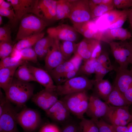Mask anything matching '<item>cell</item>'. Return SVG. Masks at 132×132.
<instances>
[{
	"instance_id": "cell-13",
	"label": "cell",
	"mask_w": 132,
	"mask_h": 132,
	"mask_svg": "<svg viewBox=\"0 0 132 132\" xmlns=\"http://www.w3.org/2000/svg\"><path fill=\"white\" fill-rule=\"evenodd\" d=\"M60 41L54 39V43L44 58V67L48 72L65 61L60 47Z\"/></svg>"
},
{
	"instance_id": "cell-50",
	"label": "cell",
	"mask_w": 132,
	"mask_h": 132,
	"mask_svg": "<svg viewBox=\"0 0 132 132\" xmlns=\"http://www.w3.org/2000/svg\"><path fill=\"white\" fill-rule=\"evenodd\" d=\"M123 94L127 100L131 104L132 103V85Z\"/></svg>"
},
{
	"instance_id": "cell-4",
	"label": "cell",
	"mask_w": 132,
	"mask_h": 132,
	"mask_svg": "<svg viewBox=\"0 0 132 132\" xmlns=\"http://www.w3.org/2000/svg\"><path fill=\"white\" fill-rule=\"evenodd\" d=\"M89 98L87 92L83 91L66 95L61 99L64 102L70 113L80 120L84 118Z\"/></svg>"
},
{
	"instance_id": "cell-7",
	"label": "cell",
	"mask_w": 132,
	"mask_h": 132,
	"mask_svg": "<svg viewBox=\"0 0 132 132\" xmlns=\"http://www.w3.org/2000/svg\"><path fill=\"white\" fill-rule=\"evenodd\" d=\"M115 61L119 68L126 69L130 64L132 54V44L125 41H112L109 43Z\"/></svg>"
},
{
	"instance_id": "cell-43",
	"label": "cell",
	"mask_w": 132,
	"mask_h": 132,
	"mask_svg": "<svg viewBox=\"0 0 132 132\" xmlns=\"http://www.w3.org/2000/svg\"><path fill=\"white\" fill-rule=\"evenodd\" d=\"M114 7L118 9H126L132 6V0H113Z\"/></svg>"
},
{
	"instance_id": "cell-28",
	"label": "cell",
	"mask_w": 132,
	"mask_h": 132,
	"mask_svg": "<svg viewBox=\"0 0 132 132\" xmlns=\"http://www.w3.org/2000/svg\"><path fill=\"white\" fill-rule=\"evenodd\" d=\"M27 62L18 67L15 72L14 77L24 82H36L34 77L29 70Z\"/></svg>"
},
{
	"instance_id": "cell-56",
	"label": "cell",
	"mask_w": 132,
	"mask_h": 132,
	"mask_svg": "<svg viewBox=\"0 0 132 132\" xmlns=\"http://www.w3.org/2000/svg\"><path fill=\"white\" fill-rule=\"evenodd\" d=\"M2 23V16L0 15V25H1Z\"/></svg>"
},
{
	"instance_id": "cell-54",
	"label": "cell",
	"mask_w": 132,
	"mask_h": 132,
	"mask_svg": "<svg viewBox=\"0 0 132 132\" xmlns=\"http://www.w3.org/2000/svg\"><path fill=\"white\" fill-rule=\"evenodd\" d=\"M100 4L111 5L113 4V0H102Z\"/></svg>"
},
{
	"instance_id": "cell-42",
	"label": "cell",
	"mask_w": 132,
	"mask_h": 132,
	"mask_svg": "<svg viewBox=\"0 0 132 132\" xmlns=\"http://www.w3.org/2000/svg\"><path fill=\"white\" fill-rule=\"evenodd\" d=\"M130 10L121 15L114 23L109 26L107 29H111L122 27L127 19L128 18Z\"/></svg>"
},
{
	"instance_id": "cell-6",
	"label": "cell",
	"mask_w": 132,
	"mask_h": 132,
	"mask_svg": "<svg viewBox=\"0 0 132 132\" xmlns=\"http://www.w3.org/2000/svg\"><path fill=\"white\" fill-rule=\"evenodd\" d=\"M109 105L108 111L102 118L110 125L126 126L132 121V116L128 110V106Z\"/></svg>"
},
{
	"instance_id": "cell-57",
	"label": "cell",
	"mask_w": 132,
	"mask_h": 132,
	"mask_svg": "<svg viewBox=\"0 0 132 132\" xmlns=\"http://www.w3.org/2000/svg\"><path fill=\"white\" fill-rule=\"evenodd\" d=\"M130 64H132V56H131L130 60Z\"/></svg>"
},
{
	"instance_id": "cell-12",
	"label": "cell",
	"mask_w": 132,
	"mask_h": 132,
	"mask_svg": "<svg viewBox=\"0 0 132 132\" xmlns=\"http://www.w3.org/2000/svg\"><path fill=\"white\" fill-rule=\"evenodd\" d=\"M58 96L55 91L44 88L34 94L31 99L45 112L58 100Z\"/></svg>"
},
{
	"instance_id": "cell-14",
	"label": "cell",
	"mask_w": 132,
	"mask_h": 132,
	"mask_svg": "<svg viewBox=\"0 0 132 132\" xmlns=\"http://www.w3.org/2000/svg\"><path fill=\"white\" fill-rule=\"evenodd\" d=\"M73 27L86 38L96 40L108 43L104 37L102 31L98 29L95 21L90 20L82 23L73 24Z\"/></svg>"
},
{
	"instance_id": "cell-36",
	"label": "cell",
	"mask_w": 132,
	"mask_h": 132,
	"mask_svg": "<svg viewBox=\"0 0 132 132\" xmlns=\"http://www.w3.org/2000/svg\"><path fill=\"white\" fill-rule=\"evenodd\" d=\"M12 43L1 41L0 42V58L1 60L10 56L13 48Z\"/></svg>"
},
{
	"instance_id": "cell-19",
	"label": "cell",
	"mask_w": 132,
	"mask_h": 132,
	"mask_svg": "<svg viewBox=\"0 0 132 132\" xmlns=\"http://www.w3.org/2000/svg\"><path fill=\"white\" fill-rule=\"evenodd\" d=\"M100 41L85 38L77 44L74 54L81 57L84 61L89 59L94 49Z\"/></svg>"
},
{
	"instance_id": "cell-29",
	"label": "cell",
	"mask_w": 132,
	"mask_h": 132,
	"mask_svg": "<svg viewBox=\"0 0 132 132\" xmlns=\"http://www.w3.org/2000/svg\"><path fill=\"white\" fill-rule=\"evenodd\" d=\"M78 123L79 132H99V128L95 120L84 118Z\"/></svg>"
},
{
	"instance_id": "cell-53",
	"label": "cell",
	"mask_w": 132,
	"mask_h": 132,
	"mask_svg": "<svg viewBox=\"0 0 132 132\" xmlns=\"http://www.w3.org/2000/svg\"><path fill=\"white\" fill-rule=\"evenodd\" d=\"M128 18L129 19L130 27L132 29V6L131 9L130 10Z\"/></svg>"
},
{
	"instance_id": "cell-17",
	"label": "cell",
	"mask_w": 132,
	"mask_h": 132,
	"mask_svg": "<svg viewBox=\"0 0 132 132\" xmlns=\"http://www.w3.org/2000/svg\"><path fill=\"white\" fill-rule=\"evenodd\" d=\"M29 70L36 82L43 86L45 88L55 91L57 86L49 72L45 70L32 66H28Z\"/></svg>"
},
{
	"instance_id": "cell-26",
	"label": "cell",
	"mask_w": 132,
	"mask_h": 132,
	"mask_svg": "<svg viewBox=\"0 0 132 132\" xmlns=\"http://www.w3.org/2000/svg\"><path fill=\"white\" fill-rule=\"evenodd\" d=\"M106 102L108 104L115 106H129L131 104L127 100L123 94L113 86L112 91Z\"/></svg>"
},
{
	"instance_id": "cell-23",
	"label": "cell",
	"mask_w": 132,
	"mask_h": 132,
	"mask_svg": "<svg viewBox=\"0 0 132 132\" xmlns=\"http://www.w3.org/2000/svg\"><path fill=\"white\" fill-rule=\"evenodd\" d=\"M54 39L50 36L42 38L34 45L33 49L36 53L38 58H44L47 52L53 45Z\"/></svg>"
},
{
	"instance_id": "cell-18",
	"label": "cell",
	"mask_w": 132,
	"mask_h": 132,
	"mask_svg": "<svg viewBox=\"0 0 132 132\" xmlns=\"http://www.w3.org/2000/svg\"><path fill=\"white\" fill-rule=\"evenodd\" d=\"M116 76L113 85L124 94L132 85V68H118L116 69Z\"/></svg>"
},
{
	"instance_id": "cell-10",
	"label": "cell",
	"mask_w": 132,
	"mask_h": 132,
	"mask_svg": "<svg viewBox=\"0 0 132 132\" xmlns=\"http://www.w3.org/2000/svg\"><path fill=\"white\" fill-rule=\"evenodd\" d=\"M17 112L7 99L4 111L0 116V132H20L18 128L15 117Z\"/></svg>"
},
{
	"instance_id": "cell-44",
	"label": "cell",
	"mask_w": 132,
	"mask_h": 132,
	"mask_svg": "<svg viewBox=\"0 0 132 132\" xmlns=\"http://www.w3.org/2000/svg\"><path fill=\"white\" fill-rule=\"evenodd\" d=\"M0 15L2 16H4L8 18L12 24L15 18L14 11L12 8L7 9L0 8Z\"/></svg>"
},
{
	"instance_id": "cell-47",
	"label": "cell",
	"mask_w": 132,
	"mask_h": 132,
	"mask_svg": "<svg viewBox=\"0 0 132 132\" xmlns=\"http://www.w3.org/2000/svg\"><path fill=\"white\" fill-rule=\"evenodd\" d=\"M7 99L0 90V116L3 113L6 107Z\"/></svg>"
},
{
	"instance_id": "cell-52",
	"label": "cell",
	"mask_w": 132,
	"mask_h": 132,
	"mask_svg": "<svg viewBox=\"0 0 132 132\" xmlns=\"http://www.w3.org/2000/svg\"><path fill=\"white\" fill-rule=\"evenodd\" d=\"M12 7L11 3L7 1L6 2L3 0H1L0 1V8L7 9L11 8Z\"/></svg>"
},
{
	"instance_id": "cell-49",
	"label": "cell",
	"mask_w": 132,
	"mask_h": 132,
	"mask_svg": "<svg viewBox=\"0 0 132 132\" xmlns=\"http://www.w3.org/2000/svg\"><path fill=\"white\" fill-rule=\"evenodd\" d=\"M110 126L113 132H128L127 127L126 126L110 125Z\"/></svg>"
},
{
	"instance_id": "cell-33",
	"label": "cell",
	"mask_w": 132,
	"mask_h": 132,
	"mask_svg": "<svg viewBox=\"0 0 132 132\" xmlns=\"http://www.w3.org/2000/svg\"><path fill=\"white\" fill-rule=\"evenodd\" d=\"M66 72V71L63 63L49 73L54 81L56 83V86H58L60 84L61 80Z\"/></svg>"
},
{
	"instance_id": "cell-58",
	"label": "cell",
	"mask_w": 132,
	"mask_h": 132,
	"mask_svg": "<svg viewBox=\"0 0 132 132\" xmlns=\"http://www.w3.org/2000/svg\"><path fill=\"white\" fill-rule=\"evenodd\" d=\"M131 114V115H132V114Z\"/></svg>"
},
{
	"instance_id": "cell-45",
	"label": "cell",
	"mask_w": 132,
	"mask_h": 132,
	"mask_svg": "<svg viewBox=\"0 0 132 132\" xmlns=\"http://www.w3.org/2000/svg\"><path fill=\"white\" fill-rule=\"evenodd\" d=\"M39 132H61V129L56 124L48 123L43 125Z\"/></svg>"
},
{
	"instance_id": "cell-1",
	"label": "cell",
	"mask_w": 132,
	"mask_h": 132,
	"mask_svg": "<svg viewBox=\"0 0 132 132\" xmlns=\"http://www.w3.org/2000/svg\"><path fill=\"white\" fill-rule=\"evenodd\" d=\"M34 90L32 84L22 81L14 77L11 85L5 92L6 98L10 103L22 109L33 95Z\"/></svg>"
},
{
	"instance_id": "cell-41",
	"label": "cell",
	"mask_w": 132,
	"mask_h": 132,
	"mask_svg": "<svg viewBox=\"0 0 132 132\" xmlns=\"http://www.w3.org/2000/svg\"><path fill=\"white\" fill-rule=\"evenodd\" d=\"M0 41L12 43L11 31L9 26H5L0 27Z\"/></svg>"
},
{
	"instance_id": "cell-8",
	"label": "cell",
	"mask_w": 132,
	"mask_h": 132,
	"mask_svg": "<svg viewBox=\"0 0 132 132\" xmlns=\"http://www.w3.org/2000/svg\"><path fill=\"white\" fill-rule=\"evenodd\" d=\"M15 12V17L12 25L15 26L25 15L31 13L40 18L38 0H7Z\"/></svg>"
},
{
	"instance_id": "cell-5",
	"label": "cell",
	"mask_w": 132,
	"mask_h": 132,
	"mask_svg": "<svg viewBox=\"0 0 132 132\" xmlns=\"http://www.w3.org/2000/svg\"><path fill=\"white\" fill-rule=\"evenodd\" d=\"M15 117L17 124L25 132H33L41 125V115L36 110L25 107L19 112H17Z\"/></svg>"
},
{
	"instance_id": "cell-46",
	"label": "cell",
	"mask_w": 132,
	"mask_h": 132,
	"mask_svg": "<svg viewBox=\"0 0 132 132\" xmlns=\"http://www.w3.org/2000/svg\"><path fill=\"white\" fill-rule=\"evenodd\" d=\"M95 121L98 127L99 132H113L110 125L102 118Z\"/></svg>"
},
{
	"instance_id": "cell-22",
	"label": "cell",
	"mask_w": 132,
	"mask_h": 132,
	"mask_svg": "<svg viewBox=\"0 0 132 132\" xmlns=\"http://www.w3.org/2000/svg\"><path fill=\"white\" fill-rule=\"evenodd\" d=\"M103 35L108 43L114 40L125 41L132 37V34L126 29L121 27L109 29L102 31Z\"/></svg>"
},
{
	"instance_id": "cell-32",
	"label": "cell",
	"mask_w": 132,
	"mask_h": 132,
	"mask_svg": "<svg viewBox=\"0 0 132 132\" xmlns=\"http://www.w3.org/2000/svg\"><path fill=\"white\" fill-rule=\"evenodd\" d=\"M21 60L27 62L38 63V57L33 48L30 47L24 48L20 51Z\"/></svg>"
},
{
	"instance_id": "cell-11",
	"label": "cell",
	"mask_w": 132,
	"mask_h": 132,
	"mask_svg": "<svg viewBox=\"0 0 132 132\" xmlns=\"http://www.w3.org/2000/svg\"><path fill=\"white\" fill-rule=\"evenodd\" d=\"M47 32L48 35L59 41L75 42L78 38V33L73 27L67 24L49 28L47 29Z\"/></svg>"
},
{
	"instance_id": "cell-59",
	"label": "cell",
	"mask_w": 132,
	"mask_h": 132,
	"mask_svg": "<svg viewBox=\"0 0 132 132\" xmlns=\"http://www.w3.org/2000/svg\"></svg>"
},
{
	"instance_id": "cell-2",
	"label": "cell",
	"mask_w": 132,
	"mask_h": 132,
	"mask_svg": "<svg viewBox=\"0 0 132 132\" xmlns=\"http://www.w3.org/2000/svg\"><path fill=\"white\" fill-rule=\"evenodd\" d=\"M47 25L46 22L36 15L27 14L20 21L16 40L19 41L40 33Z\"/></svg>"
},
{
	"instance_id": "cell-25",
	"label": "cell",
	"mask_w": 132,
	"mask_h": 132,
	"mask_svg": "<svg viewBox=\"0 0 132 132\" xmlns=\"http://www.w3.org/2000/svg\"><path fill=\"white\" fill-rule=\"evenodd\" d=\"M18 66L0 69V87L5 92L11 85Z\"/></svg>"
},
{
	"instance_id": "cell-27",
	"label": "cell",
	"mask_w": 132,
	"mask_h": 132,
	"mask_svg": "<svg viewBox=\"0 0 132 132\" xmlns=\"http://www.w3.org/2000/svg\"><path fill=\"white\" fill-rule=\"evenodd\" d=\"M44 35L45 33L42 32L20 40L13 45V50L20 51L24 48L32 47L38 41L44 37Z\"/></svg>"
},
{
	"instance_id": "cell-55",
	"label": "cell",
	"mask_w": 132,
	"mask_h": 132,
	"mask_svg": "<svg viewBox=\"0 0 132 132\" xmlns=\"http://www.w3.org/2000/svg\"><path fill=\"white\" fill-rule=\"evenodd\" d=\"M128 132H132V121L128 124L127 126Z\"/></svg>"
},
{
	"instance_id": "cell-48",
	"label": "cell",
	"mask_w": 132,
	"mask_h": 132,
	"mask_svg": "<svg viewBox=\"0 0 132 132\" xmlns=\"http://www.w3.org/2000/svg\"><path fill=\"white\" fill-rule=\"evenodd\" d=\"M101 52L102 47L101 41H100L94 49L90 59L96 60L101 54Z\"/></svg>"
},
{
	"instance_id": "cell-39",
	"label": "cell",
	"mask_w": 132,
	"mask_h": 132,
	"mask_svg": "<svg viewBox=\"0 0 132 132\" xmlns=\"http://www.w3.org/2000/svg\"><path fill=\"white\" fill-rule=\"evenodd\" d=\"M96 61L103 66L111 71L114 69L113 66L112 65L109 58V54L107 52H101Z\"/></svg>"
},
{
	"instance_id": "cell-3",
	"label": "cell",
	"mask_w": 132,
	"mask_h": 132,
	"mask_svg": "<svg viewBox=\"0 0 132 132\" xmlns=\"http://www.w3.org/2000/svg\"><path fill=\"white\" fill-rule=\"evenodd\" d=\"M94 80L83 76H76L61 84L56 86L55 91L58 96L83 91L87 92L92 88Z\"/></svg>"
},
{
	"instance_id": "cell-51",
	"label": "cell",
	"mask_w": 132,
	"mask_h": 132,
	"mask_svg": "<svg viewBox=\"0 0 132 132\" xmlns=\"http://www.w3.org/2000/svg\"><path fill=\"white\" fill-rule=\"evenodd\" d=\"M10 56L16 59L22 60L21 59L19 51L13 50Z\"/></svg>"
},
{
	"instance_id": "cell-20",
	"label": "cell",
	"mask_w": 132,
	"mask_h": 132,
	"mask_svg": "<svg viewBox=\"0 0 132 132\" xmlns=\"http://www.w3.org/2000/svg\"><path fill=\"white\" fill-rule=\"evenodd\" d=\"M57 0H39L38 6L41 18L46 22L55 20Z\"/></svg>"
},
{
	"instance_id": "cell-21",
	"label": "cell",
	"mask_w": 132,
	"mask_h": 132,
	"mask_svg": "<svg viewBox=\"0 0 132 132\" xmlns=\"http://www.w3.org/2000/svg\"><path fill=\"white\" fill-rule=\"evenodd\" d=\"M112 88L113 86L107 79L98 81L94 80L92 95L106 102Z\"/></svg>"
},
{
	"instance_id": "cell-35",
	"label": "cell",
	"mask_w": 132,
	"mask_h": 132,
	"mask_svg": "<svg viewBox=\"0 0 132 132\" xmlns=\"http://www.w3.org/2000/svg\"><path fill=\"white\" fill-rule=\"evenodd\" d=\"M27 62L22 60L16 59L10 56L1 60L0 62V69L19 66Z\"/></svg>"
},
{
	"instance_id": "cell-30",
	"label": "cell",
	"mask_w": 132,
	"mask_h": 132,
	"mask_svg": "<svg viewBox=\"0 0 132 132\" xmlns=\"http://www.w3.org/2000/svg\"><path fill=\"white\" fill-rule=\"evenodd\" d=\"M91 11V19L100 17L114 9L113 4H100L89 6Z\"/></svg>"
},
{
	"instance_id": "cell-31",
	"label": "cell",
	"mask_w": 132,
	"mask_h": 132,
	"mask_svg": "<svg viewBox=\"0 0 132 132\" xmlns=\"http://www.w3.org/2000/svg\"><path fill=\"white\" fill-rule=\"evenodd\" d=\"M77 45L75 42L70 41H62L60 42L61 51L66 60L74 53Z\"/></svg>"
},
{
	"instance_id": "cell-16",
	"label": "cell",
	"mask_w": 132,
	"mask_h": 132,
	"mask_svg": "<svg viewBox=\"0 0 132 132\" xmlns=\"http://www.w3.org/2000/svg\"><path fill=\"white\" fill-rule=\"evenodd\" d=\"M109 107L105 102L91 95L89 96L88 108L85 113L90 119L97 120L106 114Z\"/></svg>"
},
{
	"instance_id": "cell-15",
	"label": "cell",
	"mask_w": 132,
	"mask_h": 132,
	"mask_svg": "<svg viewBox=\"0 0 132 132\" xmlns=\"http://www.w3.org/2000/svg\"><path fill=\"white\" fill-rule=\"evenodd\" d=\"M45 113L48 117L62 125L71 119L70 113L64 102L61 99H58Z\"/></svg>"
},
{
	"instance_id": "cell-37",
	"label": "cell",
	"mask_w": 132,
	"mask_h": 132,
	"mask_svg": "<svg viewBox=\"0 0 132 132\" xmlns=\"http://www.w3.org/2000/svg\"><path fill=\"white\" fill-rule=\"evenodd\" d=\"M95 80H100L103 79L105 75L111 70L103 66L96 61L94 63Z\"/></svg>"
},
{
	"instance_id": "cell-38",
	"label": "cell",
	"mask_w": 132,
	"mask_h": 132,
	"mask_svg": "<svg viewBox=\"0 0 132 132\" xmlns=\"http://www.w3.org/2000/svg\"><path fill=\"white\" fill-rule=\"evenodd\" d=\"M127 9L122 10L113 9L105 14H107V19L110 25L114 23L127 10Z\"/></svg>"
},
{
	"instance_id": "cell-24",
	"label": "cell",
	"mask_w": 132,
	"mask_h": 132,
	"mask_svg": "<svg viewBox=\"0 0 132 132\" xmlns=\"http://www.w3.org/2000/svg\"><path fill=\"white\" fill-rule=\"evenodd\" d=\"M72 0H57L55 20L69 18L72 10Z\"/></svg>"
},
{
	"instance_id": "cell-34",
	"label": "cell",
	"mask_w": 132,
	"mask_h": 132,
	"mask_svg": "<svg viewBox=\"0 0 132 132\" xmlns=\"http://www.w3.org/2000/svg\"><path fill=\"white\" fill-rule=\"evenodd\" d=\"M96 60L90 59L85 61L83 64L80 66L77 74L86 75L95 74L94 63Z\"/></svg>"
},
{
	"instance_id": "cell-40",
	"label": "cell",
	"mask_w": 132,
	"mask_h": 132,
	"mask_svg": "<svg viewBox=\"0 0 132 132\" xmlns=\"http://www.w3.org/2000/svg\"><path fill=\"white\" fill-rule=\"evenodd\" d=\"M78 124V123L71 119L62 125L61 132H79Z\"/></svg>"
},
{
	"instance_id": "cell-9",
	"label": "cell",
	"mask_w": 132,
	"mask_h": 132,
	"mask_svg": "<svg viewBox=\"0 0 132 132\" xmlns=\"http://www.w3.org/2000/svg\"><path fill=\"white\" fill-rule=\"evenodd\" d=\"M69 19L73 24L90 20L91 17L88 0H72V10Z\"/></svg>"
}]
</instances>
